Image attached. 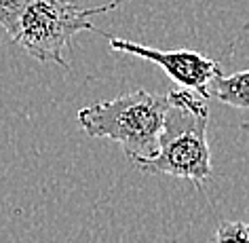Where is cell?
<instances>
[{"instance_id":"1","label":"cell","mask_w":249,"mask_h":243,"mask_svg":"<svg viewBox=\"0 0 249 243\" xmlns=\"http://www.w3.org/2000/svg\"><path fill=\"white\" fill-rule=\"evenodd\" d=\"M124 0L102 7H78L70 0H0V28L38 61L68 68L66 51L80 32H99L93 17L118 9Z\"/></svg>"},{"instance_id":"6","label":"cell","mask_w":249,"mask_h":243,"mask_svg":"<svg viewBox=\"0 0 249 243\" xmlns=\"http://www.w3.org/2000/svg\"><path fill=\"white\" fill-rule=\"evenodd\" d=\"M213 243H249V222L226 220L215 230Z\"/></svg>"},{"instance_id":"4","label":"cell","mask_w":249,"mask_h":243,"mask_svg":"<svg viewBox=\"0 0 249 243\" xmlns=\"http://www.w3.org/2000/svg\"><path fill=\"white\" fill-rule=\"evenodd\" d=\"M108 45L112 51L121 53H131L142 59H148L157 64L173 83L182 85L184 89H190L198 93L201 97L209 99L207 95V85L209 80L220 72V64L215 59H209L205 55L192 51V49H173V51H163V49L146 47L133 40L114 38L108 36Z\"/></svg>"},{"instance_id":"2","label":"cell","mask_w":249,"mask_h":243,"mask_svg":"<svg viewBox=\"0 0 249 243\" xmlns=\"http://www.w3.org/2000/svg\"><path fill=\"white\" fill-rule=\"evenodd\" d=\"M209 106L207 99L190 89L167 93V108L159 133L157 152L135 159L133 165L144 173L190 180L198 188L211 180V150L207 144Z\"/></svg>"},{"instance_id":"3","label":"cell","mask_w":249,"mask_h":243,"mask_svg":"<svg viewBox=\"0 0 249 243\" xmlns=\"http://www.w3.org/2000/svg\"><path fill=\"white\" fill-rule=\"evenodd\" d=\"M165 108L167 93L138 89L80 108L78 123L91 138H108L121 144L131 161L148 159L157 152Z\"/></svg>"},{"instance_id":"5","label":"cell","mask_w":249,"mask_h":243,"mask_svg":"<svg viewBox=\"0 0 249 243\" xmlns=\"http://www.w3.org/2000/svg\"><path fill=\"white\" fill-rule=\"evenodd\" d=\"M207 95L232 108H249V70L222 76L220 72L209 80Z\"/></svg>"}]
</instances>
